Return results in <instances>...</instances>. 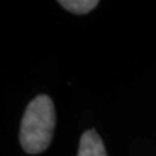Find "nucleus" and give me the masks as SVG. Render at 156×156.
I'll return each mask as SVG.
<instances>
[{
  "label": "nucleus",
  "mask_w": 156,
  "mask_h": 156,
  "mask_svg": "<svg viewBox=\"0 0 156 156\" xmlns=\"http://www.w3.org/2000/svg\"><path fill=\"white\" fill-rule=\"evenodd\" d=\"M77 156H107L103 140L94 129L86 130L81 135Z\"/></svg>",
  "instance_id": "f03ea898"
},
{
  "label": "nucleus",
  "mask_w": 156,
  "mask_h": 156,
  "mask_svg": "<svg viewBox=\"0 0 156 156\" xmlns=\"http://www.w3.org/2000/svg\"><path fill=\"white\" fill-rule=\"evenodd\" d=\"M56 112L50 96L38 95L29 103L20 126V143L27 154L37 155L51 144Z\"/></svg>",
  "instance_id": "f257e3e1"
},
{
  "label": "nucleus",
  "mask_w": 156,
  "mask_h": 156,
  "mask_svg": "<svg viewBox=\"0 0 156 156\" xmlns=\"http://www.w3.org/2000/svg\"><path fill=\"white\" fill-rule=\"evenodd\" d=\"M58 4L74 14H87L99 3L96 0H60Z\"/></svg>",
  "instance_id": "7ed1b4c3"
}]
</instances>
